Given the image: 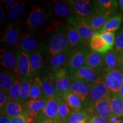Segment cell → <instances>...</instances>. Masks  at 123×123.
Returning a JSON list of instances; mask_svg holds the SVG:
<instances>
[{
    "label": "cell",
    "instance_id": "obj_1",
    "mask_svg": "<svg viewBox=\"0 0 123 123\" xmlns=\"http://www.w3.org/2000/svg\"><path fill=\"white\" fill-rule=\"evenodd\" d=\"M46 39L41 42L39 50L47 60L64 51L71 50L67 36V25L53 20L43 32Z\"/></svg>",
    "mask_w": 123,
    "mask_h": 123
},
{
    "label": "cell",
    "instance_id": "obj_2",
    "mask_svg": "<svg viewBox=\"0 0 123 123\" xmlns=\"http://www.w3.org/2000/svg\"><path fill=\"white\" fill-rule=\"evenodd\" d=\"M53 15L49 8L40 5H35L32 7L26 20L28 29L37 33V31H43L52 22Z\"/></svg>",
    "mask_w": 123,
    "mask_h": 123
},
{
    "label": "cell",
    "instance_id": "obj_3",
    "mask_svg": "<svg viewBox=\"0 0 123 123\" xmlns=\"http://www.w3.org/2000/svg\"><path fill=\"white\" fill-rule=\"evenodd\" d=\"M90 50L86 44H82L71 51L66 68L70 75L85 65L86 58Z\"/></svg>",
    "mask_w": 123,
    "mask_h": 123
},
{
    "label": "cell",
    "instance_id": "obj_4",
    "mask_svg": "<svg viewBox=\"0 0 123 123\" xmlns=\"http://www.w3.org/2000/svg\"><path fill=\"white\" fill-rule=\"evenodd\" d=\"M110 91L107 88L103 77L100 76L92 84L90 95L87 100L83 104V110L90 112L96 101L110 96Z\"/></svg>",
    "mask_w": 123,
    "mask_h": 123
},
{
    "label": "cell",
    "instance_id": "obj_5",
    "mask_svg": "<svg viewBox=\"0 0 123 123\" xmlns=\"http://www.w3.org/2000/svg\"><path fill=\"white\" fill-rule=\"evenodd\" d=\"M76 17L86 19L96 13L98 9L96 1L90 0H67L66 1Z\"/></svg>",
    "mask_w": 123,
    "mask_h": 123
},
{
    "label": "cell",
    "instance_id": "obj_6",
    "mask_svg": "<svg viewBox=\"0 0 123 123\" xmlns=\"http://www.w3.org/2000/svg\"><path fill=\"white\" fill-rule=\"evenodd\" d=\"M20 34L21 30L19 25L10 22L2 33L1 41L8 49L17 51L19 49Z\"/></svg>",
    "mask_w": 123,
    "mask_h": 123
},
{
    "label": "cell",
    "instance_id": "obj_7",
    "mask_svg": "<svg viewBox=\"0 0 123 123\" xmlns=\"http://www.w3.org/2000/svg\"><path fill=\"white\" fill-rule=\"evenodd\" d=\"M66 22L77 31L86 43H89L92 37L97 33L84 18L73 16L67 19Z\"/></svg>",
    "mask_w": 123,
    "mask_h": 123
},
{
    "label": "cell",
    "instance_id": "obj_8",
    "mask_svg": "<svg viewBox=\"0 0 123 123\" xmlns=\"http://www.w3.org/2000/svg\"><path fill=\"white\" fill-rule=\"evenodd\" d=\"M41 42L37 34L33 30L27 29L21 31L19 39V50L28 54L38 50Z\"/></svg>",
    "mask_w": 123,
    "mask_h": 123
},
{
    "label": "cell",
    "instance_id": "obj_9",
    "mask_svg": "<svg viewBox=\"0 0 123 123\" xmlns=\"http://www.w3.org/2000/svg\"><path fill=\"white\" fill-rule=\"evenodd\" d=\"M105 83L110 92L119 93L123 83V67L101 73Z\"/></svg>",
    "mask_w": 123,
    "mask_h": 123
},
{
    "label": "cell",
    "instance_id": "obj_10",
    "mask_svg": "<svg viewBox=\"0 0 123 123\" xmlns=\"http://www.w3.org/2000/svg\"><path fill=\"white\" fill-rule=\"evenodd\" d=\"M1 64L6 71L13 73L17 76V51L8 48L1 49Z\"/></svg>",
    "mask_w": 123,
    "mask_h": 123
},
{
    "label": "cell",
    "instance_id": "obj_11",
    "mask_svg": "<svg viewBox=\"0 0 123 123\" xmlns=\"http://www.w3.org/2000/svg\"><path fill=\"white\" fill-rule=\"evenodd\" d=\"M101 75L100 71L92 69L84 65L75 73L70 75V76L71 80H79L87 83L92 84L95 82Z\"/></svg>",
    "mask_w": 123,
    "mask_h": 123
},
{
    "label": "cell",
    "instance_id": "obj_12",
    "mask_svg": "<svg viewBox=\"0 0 123 123\" xmlns=\"http://www.w3.org/2000/svg\"><path fill=\"white\" fill-rule=\"evenodd\" d=\"M39 76L42 81V90L44 98L50 99L53 98H59L54 81V74L48 70L42 71Z\"/></svg>",
    "mask_w": 123,
    "mask_h": 123
},
{
    "label": "cell",
    "instance_id": "obj_13",
    "mask_svg": "<svg viewBox=\"0 0 123 123\" xmlns=\"http://www.w3.org/2000/svg\"><path fill=\"white\" fill-rule=\"evenodd\" d=\"M54 81L59 98L65 92L70 90L72 80L69 73L66 68H62L54 74Z\"/></svg>",
    "mask_w": 123,
    "mask_h": 123
},
{
    "label": "cell",
    "instance_id": "obj_14",
    "mask_svg": "<svg viewBox=\"0 0 123 123\" xmlns=\"http://www.w3.org/2000/svg\"><path fill=\"white\" fill-rule=\"evenodd\" d=\"M71 50L64 51L46 60L48 71L51 73L55 74L61 69L66 68Z\"/></svg>",
    "mask_w": 123,
    "mask_h": 123
},
{
    "label": "cell",
    "instance_id": "obj_15",
    "mask_svg": "<svg viewBox=\"0 0 123 123\" xmlns=\"http://www.w3.org/2000/svg\"><path fill=\"white\" fill-rule=\"evenodd\" d=\"M49 9L53 16H56L66 21L72 17L75 16L71 7L66 1H53L49 3Z\"/></svg>",
    "mask_w": 123,
    "mask_h": 123
},
{
    "label": "cell",
    "instance_id": "obj_16",
    "mask_svg": "<svg viewBox=\"0 0 123 123\" xmlns=\"http://www.w3.org/2000/svg\"><path fill=\"white\" fill-rule=\"evenodd\" d=\"M116 14V12H103L98 10L86 19L92 28L98 33L102 29L108 20Z\"/></svg>",
    "mask_w": 123,
    "mask_h": 123
},
{
    "label": "cell",
    "instance_id": "obj_17",
    "mask_svg": "<svg viewBox=\"0 0 123 123\" xmlns=\"http://www.w3.org/2000/svg\"><path fill=\"white\" fill-rule=\"evenodd\" d=\"M17 76L20 78H31L29 55L24 51L17 50Z\"/></svg>",
    "mask_w": 123,
    "mask_h": 123
},
{
    "label": "cell",
    "instance_id": "obj_18",
    "mask_svg": "<svg viewBox=\"0 0 123 123\" xmlns=\"http://www.w3.org/2000/svg\"><path fill=\"white\" fill-rule=\"evenodd\" d=\"M29 55L30 66V76L32 78L39 75L43 71L44 67V58L39 49L30 53Z\"/></svg>",
    "mask_w": 123,
    "mask_h": 123
},
{
    "label": "cell",
    "instance_id": "obj_19",
    "mask_svg": "<svg viewBox=\"0 0 123 123\" xmlns=\"http://www.w3.org/2000/svg\"><path fill=\"white\" fill-rule=\"evenodd\" d=\"M61 99V98H53L49 99L45 108L40 112L38 115H41L48 119L56 120L61 121L59 115V103Z\"/></svg>",
    "mask_w": 123,
    "mask_h": 123
},
{
    "label": "cell",
    "instance_id": "obj_20",
    "mask_svg": "<svg viewBox=\"0 0 123 123\" xmlns=\"http://www.w3.org/2000/svg\"><path fill=\"white\" fill-rule=\"evenodd\" d=\"M47 101L48 99L46 98L35 100L29 99L22 105L25 111L37 119L38 114L45 108Z\"/></svg>",
    "mask_w": 123,
    "mask_h": 123
},
{
    "label": "cell",
    "instance_id": "obj_21",
    "mask_svg": "<svg viewBox=\"0 0 123 123\" xmlns=\"http://www.w3.org/2000/svg\"><path fill=\"white\" fill-rule=\"evenodd\" d=\"M92 84L79 80H72L70 90L79 97L84 104L88 99Z\"/></svg>",
    "mask_w": 123,
    "mask_h": 123
},
{
    "label": "cell",
    "instance_id": "obj_22",
    "mask_svg": "<svg viewBox=\"0 0 123 123\" xmlns=\"http://www.w3.org/2000/svg\"><path fill=\"white\" fill-rule=\"evenodd\" d=\"M91 112L99 115L103 119L108 120L112 115L110 102V96L96 101L92 107Z\"/></svg>",
    "mask_w": 123,
    "mask_h": 123
},
{
    "label": "cell",
    "instance_id": "obj_23",
    "mask_svg": "<svg viewBox=\"0 0 123 123\" xmlns=\"http://www.w3.org/2000/svg\"><path fill=\"white\" fill-rule=\"evenodd\" d=\"M105 63V54L90 50L86 58L85 66L101 72Z\"/></svg>",
    "mask_w": 123,
    "mask_h": 123
},
{
    "label": "cell",
    "instance_id": "obj_24",
    "mask_svg": "<svg viewBox=\"0 0 123 123\" xmlns=\"http://www.w3.org/2000/svg\"><path fill=\"white\" fill-rule=\"evenodd\" d=\"M89 46L91 50L103 54H105L111 50L108 44L101 38L100 34L98 33L91 39L89 42Z\"/></svg>",
    "mask_w": 123,
    "mask_h": 123
},
{
    "label": "cell",
    "instance_id": "obj_25",
    "mask_svg": "<svg viewBox=\"0 0 123 123\" xmlns=\"http://www.w3.org/2000/svg\"><path fill=\"white\" fill-rule=\"evenodd\" d=\"M24 106L21 103L10 100L5 105L1 114H4L9 117L13 118L24 115Z\"/></svg>",
    "mask_w": 123,
    "mask_h": 123
},
{
    "label": "cell",
    "instance_id": "obj_26",
    "mask_svg": "<svg viewBox=\"0 0 123 123\" xmlns=\"http://www.w3.org/2000/svg\"><path fill=\"white\" fill-rule=\"evenodd\" d=\"M61 99L67 104L74 111L83 110V104L78 96L70 90L62 95Z\"/></svg>",
    "mask_w": 123,
    "mask_h": 123
},
{
    "label": "cell",
    "instance_id": "obj_27",
    "mask_svg": "<svg viewBox=\"0 0 123 123\" xmlns=\"http://www.w3.org/2000/svg\"><path fill=\"white\" fill-rule=\"evenodd\" d=\"M110 102L112 114L119 118L123 117V99L118 93L110 92Z\"/></svg>",
    "mask_w": 123,
    "mask_h": 123
},
{
    "label": "cell",
    "instance_id": "obj_28",
    "mask_svg": "<svg viewBox=\"0 0 123 123\" xmlns=\"http://www.w3.org/2000/svg\"><path fill=\"white\" fill-rule=\"evenodd\" d=\"M16 75L6 71H1L0 74V89L1 91L7 95L9 90L13 86Z\"/></svg>",
    "mask_w": 123,
    "mask_h": 123
},
{
    "label": "cell",
    "instance_id": "obj_29",
    "mask_svg": "<svg viewBox=\"0 0 123 123\" xmlns=\"http://www.w3.org/2000/svg\"><path fill=\"white\" fill-rule=\"evenodd\" d=\"M118 67H120L118 55L115 49H113L105 54V63L101 73L113 70Z\"/></svg>",
    "mask_w": 123,
    "mask_h": 123
},
{
    "label": "cell",
    "instance_id": "obj_30",
    "mask_svg": "<svg viewBox=\"0 0 123 123\" xmlns=\"http://www.w3.org/2000/svg\"><path fill=\"white\" fill-rule=\"evenodd\" d=\"M123 21V15L122 14H117L108 20L104 26L99 32H98V33H101L106 31L114 32L115 33L116 31H119Z\"/></svg>",
    "mask_w": 123,
    "mask_h": 123
},
{
    "label": "cell",
    "instance_id": "obj_31",
    "mask_svg": "<svg viewBox=\"0 0 123 123\" xmlns=\"http://www.w3.org/2000/svg\"><path fill=\"white\" fill-rule=\"evenodd\" d=\"M44 98L42 90V81L39 75L32 78L30 99H39Z\"/></svg>",
    "mask_w": 123,
    "mask_h": 123
},
{
    "label": "cell",
    "instance_id": "obj_32",
    "mask_svg": "<svg viewBox=\"0 0 123 123\" xmlns=\"http://www.w3.org/2000/svg\"><path fill=\"white\" fill-rule=\"evenodd\" d=\"M67 36L71 50L82 44H86V42L82 39L77 31L71 26L67 24Z\"/></svg>",
    "mask_w": 123,
    "mask_h": 123
},
{
    "label": "cell",
    "instance_id": "obj_33",
    "mask_svg": "<svg viewBox=\"0 0 123 123\" xmlns=\"http://www.w3.org/2000/svg\"><path fill=\"white\" fill-rule=\"evenodd\" d=\"M21 85V99L20 103L24 104L30 99V93L31 86V78H20Z\"/></svg>",
    "mask_w": 123,
    "mask_h": 123
},
{
    "label": "cell",
    "instance_id": "obj_34",
    "mask_svg": "<svg viewBox=\"0 0 123 123\" xmlns=\"http://www.w3.org/2000/svg\"><path fill=\"white\" fill-rule=\"evenodd\" d=\"M25 10V3L24 1H18L14 6L9 9L7 13V19L10 22L17 21L21 17Z\"/></svg>",
    "mask_w": 123,
    "mask_h": 123
},
{
    "label": "cell",
    "instance_id": "obj_35",
    "mask_svg": "<svg viewBox=\"0 0 123 123\" xmlns=\"http://www.w3.org/2000/svg\"><path fill=\"white\" fill-rule=\"evenodd\" d=\"M91 119L90 115L84 110L73 111L69 117L68 123H87Z\"/></svg>",
    "mask_w": 123,
    "mask_h": 123
},
{
    "label": "cell",
    "instance_id": "obj_36",
    "mask_svg": "<svg viewBox=\"0 0 123 123\" xmlns=\"http://www.w3.org/2000/svg\"><path fill=\"white\" fill-rule=\"evenodd\" d=\"M98 9L103 12H116L119 7V2L116 0H97Z\"/></svg>",
    "mask_w": 123,
    "mask_h": 123
},
{
    "label": "cell",
    "instance_id": "obj_37",
    "mask_svg": "<svg viewBox=\"0 0 123 123\" xmlns=\"http://www.w3.org/2000/svg\"><path fill=\"white\" fill-rule=\"evenodd\" d=\"M73 110L67 105V104L61 99L59 103V115L60 121L62 123H68L69 117Z\"/></svg>",
    "mask_w": 123,
    "mask_h": 123
},
{
    "label": "cell",
    "instance_id": "obj_38",
    "mask_svg": "<svg viewBox=\"0 0 123 123\" xmlns=\"http://www.w3.org/2000/svg\"><path fill=\"white\" fill-rule=\"evenodd\" d=\"M7 96L10 100L20 103L21 99V85L19 79L17 77L13 86L7 93Z\"/></svg>",
    "mask_w": 123,
    "mask_h": 123
},
{
    "label": "cell",
    "instance_id": "obj_39",
    "mask_svg": "<svg viewBox=\"0 0 123 123\" xmlns=\"http://www.w3.org/2000/svg\"><path fill=\"white\" fill-rule=\"evenodd\" d=\"M99 34H100L101 38L104 40L106 43L109 46L111 50L114 48L113 47H114L115 39H116V38H115L116 34H115V33H114V32L106 31L103 32V33Z\"/></svg>",
    "mask_w": 123,
    "mask_h": 123
},
{
    "label": "cell",
    "instance_id": "obj_40",
    "mask_svg": "<svg viewBox=\"0 0 123 123\" xmlns=\"http://www.w3.org/2000/svg\"><path fill=\"white\" fill-rule=\"evenodd\" d=\"M114 49L117 55H119L123 50V27L117 33Z\"/></svg>",
    "mask_w": 123,
    "mask_h": 123
},
{
    "label": "cell",
    "instance_id": "obj_41",
    "mask_svg": "<svg viewBox=\"0 0 123 123\" xmlns=\"http://www.w3.org/2000/svg\"><path fill=\"white\" fill-rule=\"evenodd\" d=\"M10 100L7 94L4 92L0 91V110L1 113L2 112L5 107Z\"/></svg>",
    "mask_w": 123,
    "mask_h": 123
},
{
    "label": "cell",
    "instance_id": "obj_42",
    "mask_svg": "<svg viewBox=\"0 0 123 123\" xmlns=\"http://www.w3.org/2000/svg\"><path fill=\"white\" fill-rule=\"evenodd\" d=\"M89 123H110L109 121L98 115H93L91 117Z\"/></svg>",
    "mask_w": 123,
    "mask_h": 123
},
{
    "label": "cell",
    "instance_id": "obj_43",
    "mask_svg": "<svg viewBox=\"0 0 123 123\" xmlns=\"http://www.w3.org/2000/svg\"><path fill=\"white\" fill-rule=\"evenodd\" d=\"M37 123H62L61 121L56 120L48 119L44 117L38 115L37 119Z\"/></svg>",
    "mask_w": 123,
    "mask_h": 123
},
{
    "label": "cell",
    "instance_id": "obj_44",
    "mask_svg": "<svg viewBox=\"0 0 123 123\" xmlns=\"http://www.w3.org/2000/svg\"><path fill=\"white\" fill-rule=\"evenodd\" d=\"M12 123H27L24 115L11 118Z\"/></svg>",
    "mask_w": 123,
    "mask_h": 123
},
{
    "label": "cell",
    "instance_id": "obj_45",
    "mask_svg": "<svg viewBox=\"0 0 123 123\" xmlns=\"http://www.w3.org/2000/svg\"><path fill=\"white\" fill-rule=\"evenodd\" d=\"M1 2L6 8L10 9L11 7L14 6L18 1H15V0H3V1H1Z\"/></svg>",
    "mask_w": 123,
    "mask_h": 123
},
{
    "label": "cell",
    "instance_id": "obj_46",
    "mask_svg": "<svg viewBox=\"0 0 123 123\" xmlns=\"http://www.w3.org/2000/svg\"><path fill=\"white\" fill-rule=\"evenodd\" d=\"M0 123H12L11 118L4 114H1Z\"/></svg>",
    "mask_w": 123,
    "mask_h": 123
},
{
    "label": "cell",
    "instance_id": "obj_47",
    "mask_svg": "<svg viewBox=\"0 0 123 123\" xmlns=\"http://www.w3.org/2000/svg\"><path fill=\"white\" fill-rule=\"evenodd\" d=\"M0 23L2 24L4 21V17H5V12L4 8H3L2 6H0Z\"/></svg>",
    "mask_w": 123,
    "mask_h": 123
},
{
    "label": "cell",
    "instance_id": "obj_48",
    "mask_svg": "<svg viewBox=\"0 0 123 123\" xmlns=\"http://www.w3.org/2000/svg\"><path fill=\"white\" fill-rule=\"evenodd\" d=\"M120 119V118L117 117H116V116H115V115L112 114V116L110 117V119L108 120V121H109L110 123H116Z\"/></svg>",
    "mask_w": 123,
    "mask_h": 123
},
{
    "label": "cell",
    "instance_id": "obj_49",
    "mask_svg": "<svg viewBox=\"0 0 123 123\" xmlns=\"http://www.w3.org/2000/svg\"><path fill=\"white\" fill-rule=\"evenodd\" d=\"M118 58H119V66L123 67V50L119 55H118Z\"/></svg>",
    "mask_w": 123,
    "mask_h": 123
},
{
    "label": "cell",
    "instance_id": "obj_50",
    "mask_svg": "<svg viewBox=\"0 0 123 123\" xmlns=\"http://www.w3.org/2000/svg\"><path fill=\"white\" fill-rule=\"evenodd\" d=\"M118 2H119V7L120 10L121 12H123V0H120V1H118Z\"/></svg>",
    "mask_w": 123,
    "mask_h": 123
},
{
    "label": "cell",
    "instance_id": "obj_51",
    "mask_svg": "<svg viewBox=\"0 0 123 123\" xmlns=\"http://www.w3.org/2000/svg\"><path fill=\"white\" fill-rule=\"evenodd\" d=\"M120 96L121 98L123 99V83L122 84V85H121V87H120V91H119V93H118Z\"/></svg>",
    "mask_w": 123,
    "mask_h": 123
},
{
    "label": "cell",
    "instance_id": "obj_52",
    "mask_svg": "<svg viewBox=\"0 0 123 123\" xmlns=\"http://www.w3.org/2000/svg\"><path fill=\"white\" fill-rule=\"evenodd\" d=\"M116 123H123V117L120 118Z\"/></svg>",
    "mask_w": 123,
    "mask_h": 123
},
{
    "label": "cell",
    "instance_id": "obj_53",
    "mask_svg": "<svg viewBox=\"0 0 123 123\" xmlns=\"http://www.w3.org/2000/svg\"><path fill=\"white\" fill-rule=\"evenodd\" d=\"M89 123V122H88V123Z\"/></svg>",
    "mask_w": 123,
    "mask_h": 123
},
{
    "label": "cell",
    "instance_id": "obj_54",
    "mask_svg": "<svg viewBox=\"0 0 123 123\" xmlns=\"http://www.w3.org/2000/svg\"><path fill=\"white\" fill-rule=\"evenodd\" d=\"M37 123V122H36V123Z\"/></svg>",
    "mask_w": 123,
    "mask_h": 123
}]
</instances>
